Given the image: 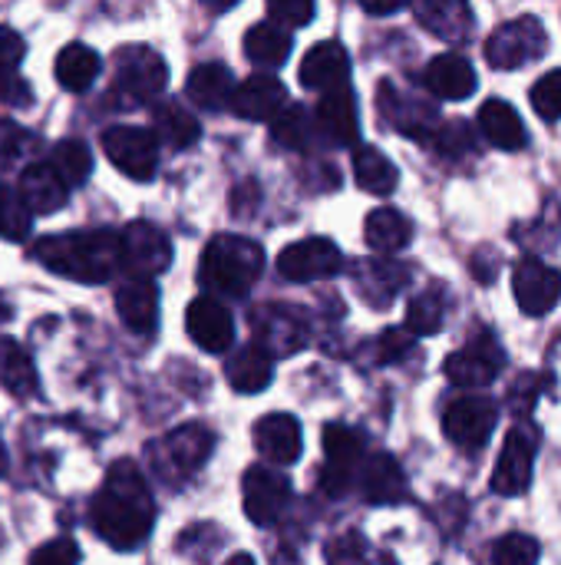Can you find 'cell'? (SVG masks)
Returning <instances> with one entry per match:
<instances>
[{
    "label": "cell",
    "instance_id": "obj_1",
    "mask_svg": "<svg viewBox=\"0 0 561 565\" xmlns=\"http://www.w3.org/2000/svg\"><path fill=\"white\" fill-rule=\"evenodd\" d=\"M89 520L96 536L119 553L136 550L149 540L155 523V503L145 477L136 470L132 460H116L106 470V480L93 497Z\"/></svg>",
    "mask_w": 561,
    "mask_h": 565
},
{
    "label": "cell",
    "instance_id": "obj_2",
    "mask_svg": "<svg viewBox=\"0 0 561 565\" xmlns=\"http://www.w3.org/2000/svg\"><path fill=\"white\" fill-rule=\"evenodd\" d=\"M33 258L50 275L83 285H103L122 265L119 235L112 228H79V232L46 235L33 245Z\"/></svg>",
    "mask_w": 561,
    "mask_h": 565
},
{
    "label": "cell",
    "instance_id": "obj_3",
    "mask_svg": "<svg viewBox=\"0 0 561 565\" xmlns=\"http://www.w3.org/2000/svg\"><path fill=\"white\" fill-rule=\"evenodd\" d=\"M265 271V252L241 235H215L198 262V285L212 295L241 298Z\"/></svg>",
    "mask_w": 561,
    "mask_h": 565
},
{
    "label": "cell",
    "instance_id": "obj_4",
    "mask_svg": "<svg viewBox=\"0 0 561 565\" xmlns=\"http://www.w3.org/2000/svg\"><path fill=\"white\" fill-rule=\"evenodd\" d=\"M212 450H215V434L205 424H182L149 444V463L162 483L182 487L208 463Z\"/></svg>",
    "mask_w": 561,
    "mask_h": 565
},
{
    "label": "cell",
    "instance_id": "obj_5",
    "mask_svg": "<svg viewBox=\"0 0 561 565\" xmlns=\"http://www.w3.org/2000/svg\"><path fill=\"white\" fill-rule=\"evenodd\" d=\"M169 83V66L152 46H122L116 60V83L106 96L112 109H132L142 103H155Z\"/></svg>",
    "mask_w": 561,
    "mask_h": 565
},
{
    "label": "cell",
    "instance_id": "obj_6",
    "mask_svg": "<svg viewBox=\"0 0 561 565\" xmlns=\"http://www.w3.org/2000/svg\"><path fill=\"white\" fill-rule=\"evenodd\" d=\"M251 331H255V344L274 361V358H288V354L308 348V341H311V318H308L304 308L274 301V305L255 308Z\"/></svg>",
    "mask_w": 561,
    "mask_h": 565
},
{
    "label": "cell",
    "instance_id": "obj_7",
    "mask_svg": "<svg viewBox=\"0 0 561 565\" xmlns=\"http://www.w3.org/2000/svg\"><path fill=\"white\" fill-rule=\"evenodd\" d=\"M549 46V33L536 17H519L493 30L486 40V60L496 70H519L539 60Z\"/></svg>",
    "mask_w": 561,
    "mask_h": 565
},
{
    "label": "cell",
    "instance_id": "obj_8",
    "mask_svg": "<svg viewBox=\"0 0 561 565\" xmlns=\"http://www.w3.org/2000/svg\"><path fill=\"white\" fill-rule=\"evenodd\" d=\"M119 252H122L119 268H126L139 281H152L172 265V242L152 222H129L119 235Z\"/></svg>",
    "mask_w": 561,
    "mask_h": 565
},
{
    "label": "cell",
    "instance_id": "obj_9",
    "mask_svg": "<svg viewBox=\"0 0 561 565\" xmlns=\"http://www.w3.org/2000/svg\"><path fill=\"white\" fill-rule=\"evenodd\" d=\"M103 152L122 175L136 182H149L159 169V142L139 126H109L103 132Z\"/></svg>",
    "mask_w": 561,
    "mask_h": 565
},
{
    "label": "cell",
    "instance_id": "obj_10",
    "mask_svg": "<svg viewBox=\"0 0 561 565\" xmlns=\"http://www.w3.org/2000/svg\"><path fill=\"white\" fill-rule=\"evenodd\" d=\"M324 470H321V490L327 497H344L357 477V467L364 460V437L344 424L324 427Z\"/></svg>",
    "mask_w": 561,
    "mask_h": 565
},
{
    "label": "cell",
    "instance_id": "obj_11",
    "mask_svg": "<svg viewBox=\"0 0 561 565\" xmlns=\"http://www.w3.org/2000/svg\"><path fill=\"white\" fill-rule=\"evenodd\" d=\"M496 420H499V407L493 397H456L446 414H443V430L446 437L463 447V450H483L496 430Z\"/></svg>",
    "mask_w": 561,
    "mask_h": 565
},
{
    "label": "cell",
    "instance_id": "obj_12",
    "mask_svg": "<svg viewBox=\"0 0 561 565\" xmlns=\"http://www.w3.org/2000/svg\"><path fill=\"white\" fill-rule=\"evenodd\" d=\"M278 271L288 281H321V278H334L344 271V252L331 242V238H304L288 245L278 255Z\"/></svg>",
    "mask_w": 561,
    "mask_h": 565
},
{
    "label": "cell",
    "instance_id": "obj_13",
    "mask_svg": "<svg viewBox=\"0 0 561 565\" xmlns=\"http://www.w3.org/2000/svg\"><path fill=\"white\" fill-rule=\"evenodd\" d=\"M513 295L526 315L542 318L561 301V271L539 258H522L513 271Z\"/></svg>",
    "mask_w": 561,
    "mask_h": 565
},
{
    "label": "cell",
    "instance_id": "obj_14",
    "mask_svg": "<svg viewBox=\"0 0 561 565\" xmlns=\"http://www.w3.org/2000/svg\"><path fill=\"white\" fill-rule=\"evenodd\" d=\"M241 497H245V516L258 526H268L288 510L291 483H288V477H281L268 467H248V473L241 480Z\"/></svg>",
    "mask_w": 561,
    "mask_h": 565
},
{
    "label": "cell",
    "instance_id": "obj_15",
    "mask_svg": "<svg viewBox=\"0 0 561 565\" xmlns=\"http://www.w3.org/2000/svg\"><path fill=\"white\" fill-rule=\"evenodd\" d=\"M503 364H506L503 348L496 344L493 334H483V338L470 341L463 351L446 358V377L456 387H486L499 377Z\"/></svg>",
    "mask_w": 561,
    "mask_h": 565
},
{
    "label": "cell",
    "instance_id": "obj_16",
    "mask_svg": "<svg viewBox=\"0 0 561 565\" xmlns=\"http://www.w3.org/2000/svg\"><path fill=\"white\" fill-rule=\"evenodd\" d=\"M377 106H380L384 122H390L393 129H400V132L410 136V139H427V136H436V129H440L436 106H430L427 99L407 96V93H400V89L390 86V83L380 86Z\"/></svg>",
    "mask_w": 561,
    "mask_h": 565
},
{
    "label": "cell",
    "instance_id": "obj_17",
    "mask_svg": "<svg viewBox=\"0 0 561 565\" xmlns=\"http://www.w3.org/2000/svg\"><path fill=\"white\" fill-rule=\"evenodd\" d=\"M185 331L205 354H222L235 341V321L218 298H195L185 311Z\"/></svg>",
    "mask_w": 561,
    "mask_h": 565
},
{
    "label": "cell",
    "instance_id": "obj_18",
    "mask_svg": "<svg viewBox=\"0 0 561 565\" xmlns=\"http://www.w3.org/2000/svg\"><path fill=\"white\" fill-rule=\"evenodd\" d=\"M231 109L251 122H268V119L274 122L288 109V89L281 79H274L268 73H255V76L241 79V86H235Z\"/></svg>",
    "mask_w": 561,
    "mask_h": 565
},
{
    "label": "cell",
    "instance_id": "obj_19",
    "mask_svg": "<svg viewBox=\"0 0 561 565\" xmlns=\"http://www.w3.org/2000/svg\"><path fill=\"white\" fill-rule=\"evenodd\" d=\"M532 463H536V444L532 437L516 427L506 444H503V454H499V463L493 470V490L499 497H519L529 490L532 483Z\"/></svg>",
    "mask_w": 561,
    "mask_h": 565
},
{
    "label": "cell",
    "instance_id": "obj_20",
    "mask_svg": "<svg viewBox=\"0 0 561 565\" xmlns=\"http://www.w3.org/2000/svg\"><path fill=\"white\" fill-rule=\"evenodd\" d=\"M317 136H324L334 146H354L360 136V116H357V99L347 86L331 89L321 96L317 109L311 113Z\"/></svg>",
    "mask_w": 561,
    "mask_h": 565
},
{
    "label": "cell",
    "instance_id": "obj_21",
    "mask_svg": "<svg viewBox=\"0 0 561 565\" xmlns=\"http://www.w3.org/2000/svg\"><path fill=\"white\" fill-rule=\"evenodd\" d=\"M255 447L265 460L278 463V467H288V463H298L301 460V447H304V437H301V420L291 417V414H268L255 424Z\"/></svg>",
    "mask_w": 561,
    "mask_h": 565
},
{
    "label": "cell",
    "instance_id": "obj_22",
    "mask_svg": "<svg viewBox=\"0 0 561 565\" xmlns=\"http://www.w3.org/2000/svg\"><path fill=\"white\" fill-rule=\"evenodd\" d=\"M350 76V56L337 40H321L308 50V56L301 60V83L308 89H341L347 86Z\"/></svg>",
    "mask_w": 561,
    "mask_h": 565
},
{
    "label": "cell",
    "instance_id": "obj_23",
    "mask_svg": "<svg viewBox=\"0 0 561 565\" xmlns=\"http://www.w3.org/2000/svg\"><path fill=\"white\" fill-rule=\"evenodd\" d=\"M410 278H413L410 268L393 258H370V262H360L357 268V288L364 301L374 308H387L410 285Z\"/></svg>",
    "mask_w": 561,
    "mask_h": 565
},
{
    "label": "cell",
    "instance_id": "obj_24",
    "mask_svg": "<svg viewBox=\"0 0 561 565\" xmlns=\"http://www.w3.org/2000/svg\"><path fill=\"white\" fill-rule=\"evenodd\" d=\"M423 83L440 99H466L476 93V70L463 53H440L430 60Z\"/></svg>",
    "mask_w": 561,
    "mask_h": 565
},
{
    "label": "cell",
    "instance_id": "obj_25",
    "mask_svg": "<svg viewBox=\"0 0 561 565\" xmlns=\"http://www.w3.org/2000/svg\"><path fill=\"white\" fill-rule=\"evenodd\" d=\"M66 185L56 179V172L50 169V162H30L20 172V189L17 195L23 199V205L30 209V215H53L66 205Z\"/></svg>",
    "mask_w": 561,
    "mask_h": 565
},
{
    "label": "cell",
    "instance_id": "obj_26",
    "mask_svg": "<svg viewBox=\"0 0 561 565\" xmlns=\"http://www.w3.org/2000/svg\"><path fill=\"white\" fill-rule=\"evenodd\" d=\"M116 311H119V318H122V324L129 331L152 334L155 324H159V288H155V281L129 278L126 285H119Z\"/></svg>",
    "mask_w": 561,
    "mask_h": 565
},
{
    "label": "cell",
    "instance_id": "obj_27",
    "mask_svg": "<svg viewBox=\"0 0 561 565\" xmlns=\"http://www.w3.org/2000/svg\"><path fill=\"white\" fill-rule=\"evenodd\" d=\"M360 490L364 500L374 507H397L407 500V477L403 467L390 457V454H377L364 463L360 473Z\"/></svg>",
    "mask_w": 561,
    "mask_h": 565
},
{
    "label": "cell",
    "instance_id": "obj_28",
    "mask_svg": "<svg viewBox=\"0 0 561 565\" xmlns=\"http://www.w3.org/2000/svg\"><path fill=\"white\" fill-rule=\"evenodd\" d=\"M479 132L503 152H519L529 142L522 116L506 99H486L479 106Z\"/></svg>",
    "mask_w": 561,
    "mask_h": 565
},
{
    "label": "cell",
    "instance_id": "obj_29",
    "mask_svg": "<svg viewBox=\"0 0 561 565\" xmlns=\"http://www.w3.org/2000/svg\"><path fill=\"white\" fill-rule=\"evenodd\" d=\"M413 13L440 40L460 43L473 33V10L460 0H427V3H417Z\"/></svg>",
    "mask_w": 561,
    "mask_h": 565
},
{
    "label": "cell",
    "instance_id": "obj_30",
    "mask_svg": "<svg viewBox=\"0 0 561 565\" xmlns=\"http://www.w3.org/2000/svg\"><path fill=\"white\" fill-rule=\"evenodd\" d=\"M231 93H235V79L225 63H202L185 79V96L208 113L225 109L231 103Z\"/></svg>",
    "mask_w": 561,
    "mask_h": 565
},
{
    "label": "cell",
    "instance_id": "obj_31",
    "mask_svg": "<svg viewBox=\"0 0 561 565\" xmlns=\"http://www.w3.org/2000/svg\"><path fill=\"white\" fill-rule=\"evenodd\" d=\"M152 129H155L152 132L155 142L162 139L169 149H188V146L198 142V132H202L195 113L188 106L175 103V99L155 103V109H152Z\"/></svg>",
    "mask_w": 561,
    "mask_h": 565
},
{
    "label": "cell",
    "instance_id": "obj_32",
    "mask_svg": "<svg viewBox=\"0 0 561 565\" xmlns=\"http://www.w3.org/2000/svg\"><path fill=\"white\" fill-rule=\"evenodd\" d=\"M225 377H228L231 391H238V394H261L274 377V361L258 344H248L228 358Z\"/></svg>",
    "mask_w": 561,
    "mask_h": 565
},
{
    "label": "cell",
    "instance_id": "obj_33",
    "mask_svg": "<svg viewBox=\"0 0 561 565\" xmlns=\"http://www.w3.org/2000/svg\"><path fill=\"white\" fill-rule=\"evenodd\" d=\"M367 245L380 255H393L410 245L413 238V222L400 209H374L364 222Z\"/></svg>",
    "mask_w": 561,
    "mask_h": 565
},
{
    "label": "cell",
    "instance_id": "obj_34",
    "mask_svg": "<svg viewBox=\"0 0 561 565\" xmlns=\"http://www.w3.org/2000/svg\"><path fill=\"white\" fill-rule=\"evenodd\" d=\"M56 83L69 93H83L93 86V79L99 76V53L86 43H66L56 53Z\"/></svg>",
    "mask_w": 561,
    "mask_h": 565
},
{
    "label": "cell",
    "instance_id": "obj_35",
    "mask_svg": "<svg viewBox=\"0 0 561 565\" xmlns=\"http://www.w3.org/2000/svg\"><path fill=\"white\" fill-rule=\"evenodd\" d=\"M0 384L20 401L33 397L40 391L33 358L13 338H0Z\"/></svg>",
    "mask_w": 561,
    "mask_h": 565
},
{
    "label": "cell",
    "instance_id": "obj_36",
    "mask_svg": "<svg viewBox=\"0 0 561 565\" xmlns=\"http://www.w3.org/2000/svg\"><path fill=\"white\" fill-rule=\"evenodd\" d=\"M354 179L360 182V189H367L374 195H390L397 189V182H400V172L377 146H357V152H354Z\"/></svg>",
    "mask_w": 561,
    "mask_h": 565
},
{
    "label": "cell",
    "instance_id": "obj_37",
    "mask_svg": "<svg viewBox=\"0 0 561 565\" xmlns=\"http://www.w3.org/2000/svg\"><path fill=\"white\" fill-rule=\"evenodd\" d=\"M245 53L255 66H265V70H274L288 60L291 53V33L274 26V23H255L248 33H245Z\"/></svg>",
    "mask_w": 561,
    "mask_h": 565
},
{
    "label": "cell",
    "instance_id": "obj_38",
    "mask_svg": "<svg viewBox=\"0 0 561 565\" xmlns=\"http://www.w3.org/2000/svg\"><path fill=\"white\" fill-rule=\"evenodd\" d=\"M271 136H274V142L278 146H284V149H294V152H304V149H311L314 146V139H317V126H314V116L304 109V106H288L274 122H271Z\"/></svg>",
    "mask_w": 561,
    "mask_h": 565
},
{
    "label": "cell",
    "instance_id": "obj_39",
    "mask_svg": "<svg viewBox=\"0 0 561 565\" xmlns=\"http://www.w3.org/2000/svg\"><path fill=\"white\" fill-rule=\"evenodd\" d=\"M50 169L56 172V179L73 189V185H83L93 172V156H89V146L79 142V139H63L56 149H53V159H50Z\"/></svg>",
    "mask_w": 561,
    "mask_h": 565
},
{
    "label": "cell",
    "instance_id": "obj_40",
    "mask_svg": "<svg viewBox=\"0 0 561 565\" xmlns=\"http://www.w3.org/2000/svg\"><path fill=\"white\" fill-rule=\"evenodd\" d=\"M443 321H446V295L436 285L427 288L423 295H417L407 308V331L410 334H420V338L436 334L443 328Z\"/></svg>",
    "mask_w": 561,
    "mask_h": 565
},
{
    "label": "cell",
    "instance_id": "obj_41",
    "mask_svg": "<svg viewBox=\"0 0 561 565\" xmlns=\"http://www.w3.org/2000/svg\"><path fill=\"white\" fill-rule=\"evenodd\" d=\"M30 228H33L30 209L23 205V199L17 195V189H10V185L0 182V238L23 242V238H30Z\"/></svg>",
    "mask_w": 561,
    "mask_h": 565
},
{
    "label": "cell",
    "instance_id": "obj_42",
    "mask_svg": "<svg viewBox=\"0 0 561 565\" xmlns=\"http://www.w3.org/2000/svg\"><path fill=\"white\" fill-rule=\"evenodd\" d=\"M493 565H539V543L526 533H509L493 546Z\"/></svg>",
    "mask_w": 561,
    "mask_h": 565
},
{
    "label": "cell",
    "instance_id": "obj_43",
    "mask_svg": "<svg viewBox=\"0 0 561 565\" xmlns=\"http://www.w3.org/2000/svg\"><path fill=\"white\" fill-rule=\"evenodd\" d=\"M33 139L23 126L10 122V119H0V172L13 169L26 152H30Z\"/></svg>",
    "mask_w": 561,
    "mask_h": 565
},
{
    "label": "cell",
    "instance_id": "obj_44",
    "mask_svg": "<svg viewBox=\"0 0 561 565\" xmlns=\"http://www.w3.org/2000/svg\"><path fill=\"white\" fill-rule=\"evenodd\" d=\"M532 109H536L542 119H549V122L561 119V70L546 73V76L532 86Z\"/></svg>",
    "mask_w": 561,
    "mask_h": 565
},
{
    "label": "cell",
    "instance_id": "obj_45",
    "mask_svg": "<svg viewBox=\"0 0 561 565\" xmlns=\"http://www.w3.org/2000/svg\"><path fill=\"white\" fill-rule=\"evenodd\" d=\"M436 149L446 156V159H463L466 152H476V139L470 132V126L463 119H453L446 122L443 129H436Z\"/></svg>",
    "mask_w": 561,
    "mask_h": 565
},
{
    "label": "cell",
    "instance_id": "obj_46",
    "mask_svg": "<svg viewBox=\"0 0 561 565\" xmlns=\"http://www.w3.org/2000/svg\"><path fill=\"white\" fill-rule=\"evenodd\" d=\"M314 20V3L308 0H274L268 7V23L288 30V26H308Z\"/></svg>",
    "mask_w": 561,
    "mask_h": 565
},
{
    "label": "cell",
    "instance_id": "obj_47",
    "mask_svg": "<svg viewBox=\"0 0 561 565\" xmlns=\"http://www.w3.org/2000/svg\"><path fill=\"white\" fill-rule=\"evenodd\" d=\"M30 565H79V546L66 536L50 540L40 550H33Z\"/></svg>",
    "mask_w": 561,
    "mask_h": 565
},
{
    "label": "cell",
    "instance_id": "obj_48",
    "mask_svg": "<svg viewBox=\"0 0 561 565\" xmlns=\"http://www.w3.org/2000/svg\"><path fill=\"white\" fill-rule=\"evenodd\" d=\"M410 348H413L410 331L390 328V331H384V334L377 338V344H374V351H377V364H393V361L407 358V354H410Z\"/></svg>",
    "mask_w": 561,
    "mask_h": 565
},
{
    "label": "cell",
    "instance_id": "obj_49",
    "mask_svg": "<svg viewBox=\"0 0 561 565\" xmlns=\"http://www.w3.org/2000/svg\"><path fill=\"white\" fill-rule=\"evenodd\" d=\"M23 36L10 26H0V79L17 76V66L23 63Z\"/></svg>",
    "mask_w": 561,
    "mask_h": 565
},
{
    "label": "cell",
    "instance_id": "obj_50",
    "mask_svg": "<svg viewBox=\"0 0 561 565\" xmlns=\"http://www.w3.org/2000/svg\"><path fill=\"white\" fill-rule=\"evenodd\" d=\"M364 543L360 540H341L337 546H331V565H360L364 563Z\"/></svg>",
    "mask_w": 561,
    "mask_h": 565
},
{
    "label": "cell",
    "instance_id": "obj_51",
    "mask_svg": "<svg viewBox=\"0 0 561 565\" xmlns=\"http://www.w3.org/2000/svg\"><path fill=\"white\" fill-rule=\"evenodd\" d=\"M407 3H364V10L367 13H374V17H387V13H400Z\"/></svg>",
    "mask_w": 561,
    "mask_h": 565
},
{
    "label": "cell",
    "instance_id": "obj_52",
    "mask_svg": "<svg viewBox=\"0 0 561 565\" xmlns=\"http://www.w3.org/2000/svg\"><path fill=\"white\" fill-rule=\"evenodd\" d=\"M225 565H255V559H251L248 553H235V556H231Z\"/></svg>",
    "mask_w": 561,
    "mask_h": 565
},
{
    "label": "cell",
    "instance_id": "obj_53",
    "mask_svg": "<svg viewBox=\"0 0 561 565\" xmlns=\"http://www.w3.org/2000/svg\"><path fill=\"white\" fill-rule=\"evenodd\" d=\"M7 473V454H3V444H0V477Z\"/></svg>",
    "mask_w": 561,
    "mask_h": 565
},
{
    "label": "cell",
    "instance_id": "obj_54",
    "mask_svg": "<svg viewBox=\"0 0 561 565\" xmlns=\"http://www.w3.org/2000/svg\"><path fill=\"white\" fill-rule=\"evenodd\" d=\"M7 315H10V308H7V305L0 301V318H7Z\"/></svg>",
    "mask_w": 561,
    "mask_h": 565
}]
</instances>
